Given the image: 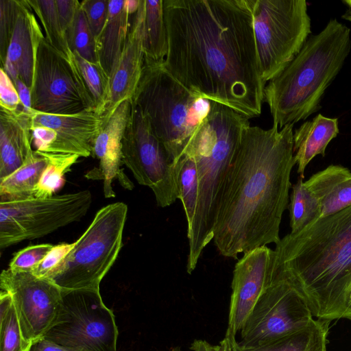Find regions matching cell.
<instances>
[{
    "label": "cell",
    "mask_w": 351,
    "mask_h": 351,
    "mask_svg": "<svg viewBox=\"0 0 351 351\" xmlns=\"http://www.w3.org/2000/svg\"><path fill=\"white\" fill-rule=\"evenodd\" d=\"M254 0H163L165 68L193 93L258 117L265 84L253 26Z\"/></svg>",
    "instance_id": "cell-1"
},
{
    "label": "cell",
    "mask_w": 351,
    "mask_h": 351,
    "mask_svg": "<svg viewBox=\"0 0 351 351\" xmlns=\"http://www.w3.org/2000/svg\"><path fill=\"white\" fill-rule=\"evenodd\" d=\"M293 124L267 130L249 125L221 189L213 231L219 254L238 259L256 247L280 241L295 165Z\"/></svg>",
    "instance_id": "cell-2"
},
{
    "label": "cell",
    "mask_w": 351,
    "mask_h": 351,
    "mask_svg": "<svg viewBox=\"0 0 351 351\" xmlns=\"http://www.w3.org/2000/svg\"><path fill=\"white\" fill-rule=\"evenodd\" d=\"M274 273L297 290L313 317L351 320V206L281 239Z\"/></svg>",
    "instance_id": "cell-3"
},
{
    "label": "cell",
    "mask_w": 351,
    "mask_h": 351,
    "mask_svg": "<svg viewBox=\"0 0 351 351\" xmlns=\"http://www.w3.org/2000/svg\"><path fill=\"white\" fill-rule=\"evenodd\" d=\"M350 49V29L337 19L311 35L293 59L265 86L264 102L273 124L281 129L317 112Z\"/></svg>",
    "instance_id": "cell-4"
},
{
    "label": "cell",
    "mask_w": 351,
    "mask_h": 351,
    "mask_svg": "<svg viewBox=\"0 0 351 351\" xmlns=\"http://www.w3.org/2000/svg\"><path fill=\"white\" fill-rule=\"evenodd\" d=\"M249 119L232 108L210 101V110L189 143L184 154L193 158L197 169L199 195L193 226L187 232L186 271L191 274L213 239L221 189ZM183 155V156H184Z\"/></svg>",
    "instance_id": "cell-5"
},
{
    "label": "cell",
    "mask_w": 351,
    "mask_h": 351,
    "mask_svg": "<svg viewBox=\"0 0 351 351\" xmlns=\"http://www.w3.org/2000/svg\"><path fill=\"white\" fill-rule=\"evenodd\" d=\"M162 62H144L131 101L176 165L207 116L210 101L186 88L168 72Z\"/></svg>",
    "instance_id": "cell-6"
},
{
    "label": "cell",
    "mask_w": 351,
    "mask_h": 351,
    "mask_svg": "<svg viewBox=\"0 0 351 351\" xmlns=\"http://www.w3.org/2000/svg\"><path fill=\"white\" fill-rule=\"evenodd\" d=\"M127 214L128 206L121 202L100 208L62 265L48 280L62 291H99L101 280L122 247Z\"/></svg>",
    "instance_id": "cell-7"
},
{
    "label": "cell",
    "mask_w": 351,
    "mask_h": 351,
    "mask_svg": "<svg viewBox=\"0 0 351 351\" xmlns=\"http://www.w3.org/2000/svg\"><path fill=\"white\" fill-rule=\"evenodd\" d=\"M253 26L261 77L266 84L300 51L311 34L305 0H254Z\"/></svg>",
    "instance_id": "cell-8"
},
{
    "label": "cell",
    "mask_w": 351,
    "mask_h": 351,
    "mask_svg": "<svg viewBox=\"0 0 351 351\" xmlns=\"http://www.w3.org/2000/svg\"><path fill=\"white\" fill-rule=\"evenodd\" d=\"M92 201L88 190L47 198L1 201L0 249L43 237L81 220Z\"/></svg>",
    "instance_id": "cell-9"
},
{
    "label": "cell",
    "mask_w": 351,
    "mask_h": 351,
    "mask_svg": "<svg viewBox=\"0 0 351 351\" xmlns=\"http://www.w3.org/2000/svg\"><path fill=\"white\" fill-rule=\"evenodd\" d=\"M118 335L99 291L80 289L62 291L56 319L43 338L77 351H117Z\"/></svg>",
    "instance_id": "cell-10"
},
{
    "label": "cell",
    "mask_w": 351,
    "mask_h": 351,
    "mask_svg": "<svg viewBox=\"0 0 351 351\" xmlns=\"http://www.w3.org/2000/svg\"><path fill=\"white\" fill-rule=\"evenodd\" d=\"M122 153L123 163L139 184L153 191L158 206H169L178 199L177 164L173 162L143 113L132 104Z\"/></svg>",
    "instance_id": "cell-11"
},
{
    "label": "cell",
    "mask_w": 351,
    "mask_h": 351,
    "mask_svg": "<svg viewBox=\"0 0 351 351\" xmlns=\"http://www.w3.org/2000/svg\"><path fill=\"white\" fill-rule=\"evenodd\" d=\"M32 108L44 113L72 114L94 108L79 73L45 40H40L31 88Z\"/></svg>",
    "instance_id": "cell-12"
},
{
    "label": "cell",
    "mask_w": 351,
    "mask_h": 351,
    "mask_svg": "<svg viewBox=\"0 0 351 351\" xmlns=\"http://www.w3.org/2000/svg\"><path fill=\"white\" fill-rule=\"evenodd\" d=\"M312 313L297 290L274 273L247 317L241 332V344L258 346L308 324Z\"/></svg>",
    "instance_id": "cell-13"
},
{
    "label": "cell",
    "mask_w": 351,
    "mask_h": 351,
    "mask_svg": "<svg viewBox=\"0 0 351 351\" xmlns=\"http://www.w3.org/2000/svg\"><path fill=\"white\" fill-rule=\"evenodd\" d=\"M0 287L10 295L23 337L33 346L54 324L62 303V289L32 272L9 269L1 271Z\"/></svg>",
    "instance_id": "cell-14"
},
{
    "label": "cell",
    "mask_w": 351,
    "mask_h": 351,
    "mask_svg": "<svg viewBox=\"0 0 351 351\" xmlns=\"http://www.w3.org/2000/svg\"><path fill=\"white\" fill-rule=\"evenodd\" d=\"M274 250L267 245L256 247L238 260L233 271L227 331H241L260 296L269 285Z\"/></svg>",
    "instance_id": "cell-15"
},
{
    "label": "cell",
    "mask_w": 351,
    "mask_h": 351,
    "mask_svg": "<svg viewBox=\"0 0 351 351\" xmlns=\"http://www.w3.org/2000/svg\"><path fill=\"white\" fill-rule=\"evenodd\" d=\"M31 126L49 129V145L46 153L92 156L94 141L104 125L94 108L72 114H56L37 112L29 113Z\"/></svg>",
    "instance_id": "cell-16"
},
{
    "label": "cell",
    "mask_w": 351,
    "mask_h": 351,
    "mask_svg": "<svg viewBox=\"0 0 351 351\" xmlns=\"http://www.w3.org/2000/svg\"><path fill=\"white\" fill-rule=\"evenodd\" d=\"M132 16L126 41L110 77L108 95L101 114L104 125L122 102L132 101L143 73L144 0Z\"/></svg>",
    "instance_id": "cell-17"
},
{
    "label": "cell",
    "mask_w": 351,
    "mask_h": 351,
    "mask_svg": "<svg viewBox=\"0 0 351 351\" xmlns=\"http://www.w3.org/2000/svg\"><path fill=\"white\" fill-rule=\"evenodd\" d=\"M132 111V101L122 102L111 114L97 135L92 156L99 160L97 171L87 173L88 179L98 178L103 180L104 195L106 198L115 197L112 181L119 179L121 184L131 189L132 183L121 171L123 163V139Z\"/></svg>",
    "instance_id": "cell-18"
},
{
    "label": "cell",
    "mask_w": 351,
    "mask_h": 351,
    "mask_svg": "<svg viewBox=\"0 0 351 351\" xmlns=\"http://www.w3.org/2000/svg\"><path fill=\"white\" fill-rule=\"evenodd\" d=\"M44 36L27 1L19 0L18 15L1 68L12 82L20 79L30 90L38 47Z\"/></svg>",
    "instance_id": "cell-19"
},
{
    "label": "cell",
    "mask_w": 351,
    "mask_h": 351,
    "mask_svg": "<svg viewBox=\"0 0 351 351\" xmlns=\"http://www.w3.org/2000/svg\"><path fill=\"white\" fill-rule=\"evenodd\" d=\"M31 123L29 113L19 109L0 110V180L24 163L32 152Z\"/></svg>",
    "instance_id": "cell-20"
},
{
    "label": "cell",
    "mask_w": 351,
    "mask_h": 351,
    "mask_svg": "<svg viewBox=\"0 0 351 351\" xmlns=\"http://www.w3.org/2000/svg\"><path fill=\"white\" fill-rule=\"evenodd\" d=\"M317 199L320 217L337 213L351 206V171L339 165H330L305 182Z\"/></svg>",
    "instance_id": "cell-21"
},
{
    "label": "cell",
    "mask_w": 351,
    "mask_h": 351,
    "mask_svg": "<svg viewBox=\"0 0 351 351\" xmlns=\"http://www.w3.org/2000/svg\"><path fill=\"white\" fill-rule=\"evenodd\" d=\"M131 16L125 0L109 1L106 22L95 38L98 62L109 79L126 41Z\"/></svg>",
    "instance_id": "cell-22"
},
{
    "label": "cell",
    "mask_w": 351,
    "mask_h": 351,
    "mask_svg": "<svg viewBox=\"0 0 351 351\" xmlns=\"http://www.w3.org/2000/svg\"><path fill=\"white\" fill-rule=\"evenodd\" d=\"M339 132L337 118L318 114L312 120L304 122L293 132V154L298 173L304 178L305 169L317 155L325 156L329 143Z\"/></svg>",
    "instance_id": "cell-23"
},
{
    "label": "cell",
    "mask_w": 351,
    "mask_h": 351,
    "mask_svg": "<svg viewBox=\"0 0 351 351\" xmlns=\"http://www.w3.org/2000/svg\"><path fill=\"white\" fill-rule=\"evenodd\" d=\"M330 321L313 318L305 326L264 343L247 346L231 335L232 351H326Z\"/></svg>",
    "instance_id": "cell-24"
},
{
    "label": "cell",
    "mask_w": 351,
    "mask_h": 351,
    "mask_svg": "<svg viewBox=\"0 0 351 351\" xmlns=\"http://www.w3.org/2000/svg\"><path fill=\"white\" fill-rule=\"evenodd\" d=\"M47 164V158L32 150L24 163L0 180L1 201H19L35 197L36 187Z\"/></svg>",
    "instance_id": "cell-25"
},
{
    "label": "cell",
    "mask_w": 351,
    "mask_h": 351,
    "mask_svg": "<svg viewBox=\"0 0 351 351\" xmlns=\"http://www.w3.org/2000/svg\"><path fill=\"white\" fill-rule=\"evenodd\" d=\"M143 51L145 61L162 62L167 51L163 0H144Z\"/></svg>",
    "instance_id": "cell-26"
},
{
    "label": "cell",
    "mask_w": 351,
    "mask_h": 351,
    "mask_svg": "<svg viewBox=\"0 0 351 351\" xmlns=\"http://www.w3.org/2000/svg\"><path fill=\"white\" fill-rule=\"evenodd\" d=\"M27 2L44 29L47 42L73 66H77L74 53L58 18L56 0H27Z\"/></svg>",
    "instance_id": "cell-27"
},
{
    "label": "cell",
    "mask_w": 351,
    "mask_h": 351,
    "mask_svg": "<svg viewBox=\"0 0 351 351\" xmlns=\"http://www.w3.org/2000/svg\"><path fill=\"white\" fill-rule=\"evenodd\" d=\"M288 209L291 233L302 230L320 217L319 203L300 177L292 186Z\"/></svg>",
    "instance_id": "cell-28"
},
{
    "label": "cell",
    "mask_w": 351,
    "mask_h": 351,
    "mask_svg": "<svg viewBox=\"0 0 351 351\" xmlns=\"http://www.w3.org/2000/svg\"><path fill=\"white\" fill-rule=\"evenodd\" d=\"M38 152L47 158V164L36 187L35 197H51L62 186L64 174L71 171V167L77 162L80 156L75 154Z\"/></svg>",
    "instance_id": "cell-29"
},
{
    "label": "cell",
    "mask_w": 351,
    "mask_h": 351,
    "mask_svg": "<svg viewBox=\"0 0 351 351\" xmlns=\"http://www.w3.org/2000/svg\"><path fill=\"white\" fill-rule=\"evenodd\" d=\"M178 199L182 202L187 221V232L191 229L196 213L199 184L194 160L184 154L177 162Z\"/></svg>",
    "instance_id": "cell-30"
},
{
    "label": "cell",
    "mask_w": 351,
    "mask_h": 351,
    "mask_svg": "<svg viewBox=\"0 0 351 351\" xmlns=\"http://www.w3.org/2000/svg\"><path fill=\"white\" fill-rule=\"evenodd\" d=\"M73 53L83 84L93 102L95 109L101 117L108 95L109 77L99 63L88 61L77 53Z\"/></svg>",
    "instance_id": "cell-31"
},
{
    "label": "cell",
    "mask_w": 351,
    "mask_h": 351,
    "mask_svg": "<svg viewBox=\"0 0 351 351\" xmlns=\"http://www.w3.org/2000/svg\"><path fill=\"white\" fill-rule=\"evenodd\" d=\"M69 45L73 52L77 53L88 61L99 63L96 51L95 38L80 7L73 23L66 32Z\"/></svg>",
    "instance_id": "cell-32"
},
{
    "label": "cell",
    "mask_w": 351,
    "mask_h": 351,
    "mask_svg": "<svg viewBox=\"0 0 351 351\" xmlns=\"http://www.w3.org/2000/svg\"><path fill=\"white\" fill-rule=\"evenodd\" d=\"M32 347L23 337L12 302L8 312L0 316V351H31Z\"/></svg>",
    "instance_id": "cell-33"
},
{
    "label": "cell",
    "mask_w": 351,
    "mask_h": 351,
    "mask_svg": "<svg viewBox=\"0 0 351 351\" xmlns=\"http://www.w3.org/2000/svg\"><path fill=\"white\" fill-rule=\"evenodd\" d=\"M53 247V245L49 243L27 246L14 255L8 269L14 271L32 272Z\"/></svg>",
    "instance_id": "cell-34"
},
{
    "label": "cell",
    "mask_w": 351,
    "mask_h": 351,
    "mask_svg": "<svg viewBox=\"0 0 351 351\" xmlns=\"http://www.w3.org/2000/svg\"><path fill=\"white\" fill-rule=\"evenodd\" d=\"M19 8V0L0 1V58L1 66L5 60Z\"/></svg>",
    "instance_id": "cell-35"
},
{
    "label": "cell",
    "mask_w": 351,
    "mask_h": 351,
    "mask_svg": "<svg viewBox=\"0 0 351 351\" xmlns=\"http://www.w3.org/2000/svg\"><path fill=\"white\" fill-rule=\"evenodd\" d=\"M75 245V242L53 245L43 261L32 273L38 278L49 279L62 265L65 258Z\"/></svg>",
    "instance_id": "cell-36"
},
{
    "label": "cell",
    "mask_w": 351,
    "mask_h": 351,
    "mask_svg": "<svg viewBox=\"0 0 351 351\" xmlns=\"http://www.w3.org/2000/svg\"><path fill=\"white\" fill-rule=\"evenodd\" d=\"M110 0H84L81 1L90 28L96 38L103 29L108 15Z\"/></svg>",
    "instance_id": "cell-37"
},
{
    "label": "cell",
    "mask_w": 351,
    "mask_h": 351,
    "mask_svg": "<svg viewBox=\"0 0 351 351\" xmlns=\"http://www.w3.org/2000/svg\"><path fill=\"white\" fill-rule=\"evenodd\" d=\"M0 106L10 112L23 109L16 88L2 68L0 70Z\"/></svg>",
    "instance_id": "cell-38"
},
{
    "label": "cell",
    "mask_w": 351,
    "mask_h": 351,
    "mask_svg": "<svg viewBox=\"0 0 351 351\" xmlns=\"http://www.w3.org/2000/svg\"><path fill=\"white\" fill-rule=\"evenodd\" d=\"M57 12L61 26L66 32L74 21L81 1L77 0H56Z\"/></svg>",
    "instance_id": "cell-39"
},
{
    "label": "cell",
    "mask_w": 351,
    "mask_h": 351,
    "mask_svg": "<svg viewBox=\"0 0 351 351\" xmlns=\"http://www.w3.org/2000/svg\"><path fill=\"white\" fill-rule=\"evenodd\" d=\"M18 92L23 110L27 113H30L33 110L32 108V99L30 88L20 79L13 82Z\"/></svg>",
    "instance_id": "cell-40"
},
{
    "label": "cell",
    "mask_w": 351,
    "mask_h": 351,
    "mask_svg": "<svg viewBox=\"0 0 351 351\" xmlns=\"http://www.w3.org/2000/svg\"><path fill=\"white\" fill-rule=\"evenodd\" d=\"M31 351H77L73 349L65 347L55 343L51 340L41 339L35 343L31 349Z\"/></svg>",
    "instance_id": "cell-41"
},
{
    "label": "cell",
    "mask_w": 351,
    "mask_h": 351,
    "mask_svg": "<svg viewBox=\"0 0 351 351\" xmlns=\"http://www.w3.org/2000/svg\"><path fill=\"white\" fill-rule=\"evenodd\" d=\"M213 351H232L231 335L226 332L223 339L217 346H213Z\"/></svg>",
    "instance_id": "cell-42"
},
{
    "label": "cell",
    "mask_w": 351,
    "mask_h": 351,
    "mask_svg": "<svg viewBox=\"0 0 351 351\" xmlns=\"http://www.w3.org/2000/svg\"><path fill=\"white\" fill-rule=\"evenodd\" d=\"M213 346L205 340L195 339L189 348L193 351H213Z\"/></svg>",
    "instance_id": "cell-43"
},
{
    "label": "cell",
    "mask_w": 351,
    "mask_h": 351,
    "mask_svg": "<svg viewBox=\"0 0 351 351\" xmlns=\"http://www.w3.org/2000/svg\"><path fill=\"white\" fill-rule=\"evenodd\" d=\"M342 2L346 5L347 10L341 16V18L351 22V0H343Z\"/></svg>",
    "instance_id": "cell-44"
},
{
    "label": "cell",
    "mask_w": 351,
    "mask_h": 351,
    "mask_svg": "<svg viewBox=\"0 0 351 351\" xmlns=\"http://www.w3.org/2000/svg\"><path fill=\"white\" fill-rule=\"evenodd\" d=\"M169 351H182L181 348L178 346L171 348Z\"/></svg>",
    "instance_id": "cell-45"
}]
</instances>
